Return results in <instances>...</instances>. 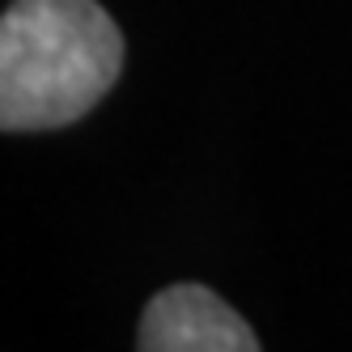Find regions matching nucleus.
Wrapping results in <instances>:
<instances>
[{
    "label": "nucleus",
    "mask_w": 352,
    "mask_h": 352,
    "mask_svg": "<svg viewBox=\"0 0 352 352\" xmlns=\"http://www.w3.org/2000/svg\"><path fill=\"white\" fill-rule=\"evenodd\" d=\"M136 348L144 352H255L259 336L208 285L183 280L148 297V306L140 314Z\"/></svg>",
    "instance_id": "obj_2"
},
{
    "label": "nucleus",
    "mask_w": 352,
    "mask_h": 352,
    "mask_svg": "<svg viewBox=\"0 0 352 352\" xmlns=\"http://www.w3.org/2000/svg\"><path fill=\"white\" fill-rule=\"evenodd\" d=\"M123 34L98 0H13L0 13V132H56L119 81Z\"/></svg>",
    "instance_id": "obj_1"
}]
</instances>
